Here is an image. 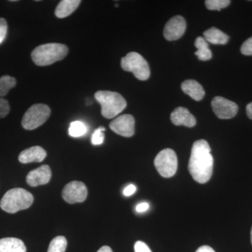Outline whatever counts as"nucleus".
Returning a JSON list of instances; mask_svg holds the SVG:
<instances>
[{"mask_svg":"<svg viewBox=\"0 0 252 252\" xmlns=\"http://www.w3.org/2000/svg\"><path fill=\"white\" fill-rule=\"evenodd\" d=\"M135 119L130 114L119 116L109 124L111 130L123 137H130L135 134Z\"/></svg>","mask_w":252,"mask_h":252,"instance_id":"nucleus-10","label":"nucleus"},{"mask_svg":"<svg viewBox=\"0 0 252 252\" xmlns=\"http://www.w3.org/2000/svg\"><path fill=\"white\" fill-rule=\"evenodd\" d=\"M213 112L220 119H230L235 117L238 112V104L233 101L220 96L214 97L212 101Z\"/></svg>","mask_w":252,"mask_h":252,"instance_id":"nucleus-9","label":"nucleus"},{"mask_svg":"<svg viewBox=\"0 0 252 252\" xmlns=\"http://www.w3.org/2000/svg\"><path fill=\"white\" fill-rule=\"evenodd\" d=\"M0 252H26V247L20 239L2 238L0 240Z\"/></svg>","mask_w":252,"mask_h":252,"instance_id":"nucleus-16","label":"nucleus"},{"mask_svg":"<svg viewBox=\"0 0 252 252\" xmlns=\"http://www.w3.org/2000/svg\"><path fill=\"white\" fill-rule=\"evenodd\" d=\"M121 64L124 70L132 72L139 80L146 81L150 77L148 63L138 53H129L123 58Z\"/></svg>","mask_w":252,"mask_h":252,"instance_id":"nucleus-5","label":"nucleus"},{"mask_svg":"<svg viewBox=\"0 0 252 252\" xmlns=\"http://www.w3.org/2000/svg\"><path fill=\"white\" fill-rule=\"evenodd\" d=\"M182 90L185 94H188L192 99L196 101L203 99L205 92L203 86L198 81L195 80H187L182 84Z\"/></svg>","mask_w":252,"mask_h":252,"instance_id":"nucleus-15","label":"nucleus"},{"mask_svg":"<svg viewBox=\"0 0 252 252\" xmlns=\"http://www.w3.org/2000/svg\"><path fill=\"white\" fill-rule=\"evenodd\" d=\"M230 1L229 0H207L205 1V5L209 10H217L220 11L223 8L227 7L229 6Z\"/></svg>","mask_w":252,"mask_h":252,"instance_id":"nucleus-23","label":"nucleus"},{"mask_svg":"<svg viewBox=\"0 0 252 252\" xmlns=\"http://www.w3.org/2000/svg\"><path fill=\"white\" fill-rule=\"evenodd\" d=\"M87 132V127L84 123L76 121L71 123L69 127V135L72 137H80Z\"/></svg>","mask_w":252,"mask_h":252,"instance_id":"nucleus-22","label":"nucleus"},{"mask_svg":"<svg viewBox=\"0 0 252 252\" xmlns=\"http://www.w3.org/2000/svg\"><path fill=\"white\" fill-rule=\"evenodd\" d=\"M34 197L28 190L21 188L11 189L4 194L0 207L8 213L14 214L26 210L32 205Z\"/></svg>","mask_w":252,"mask_h":252,"instance_id":"nucleus-3","label":"nucleus"},{"mask_svg":"<svg viewBox=\"0 0 252 252\" xmlns=\"http://www.w3.org/2000/svg\"><path fill=\"white\" fill-rule=\"evenodd\" d=\"M88 195V189L83 182H69L63 189L62 196L67 203L74 204L82 203L86 200Z\"/></svg>","mask_w":252,"mask_h":252,"instance_id":"nucleus-8","label":"nucleus"},{"mask_svg":"<svg viewBox=\"0 0 252 252\" xmlns=\"http://www.w3.org/2000/svg\"><path fill=\"white\" fill-rule=\"evenodd\" d=\"M68 54L67 46L59 43H49L37 46L31 54L33 62L38 66H48L62 61Z\"/></svg>","mask_w":252,"mask_h":252,"instance_id":"nucleus-2","label":"nucleus"},{"mask_svg":"<svg viewBox=\"0 0 252 252\" xmlns=\"http://www.w3.org/2000/svg\"><path fill=\"white\" fill-rule=\"evenodd\" d=\"M186 28L187 23L185 18L181 16H174L164 28V36L168 41L177 40L185 34Z\"/></svg>","mask_w":252,"mask_h":252,"instance_id":"nucleus-11","label":"nucleus"},{"mask_svg":"<svg viewBox=\"0 0 252 252\" xmlns=\"http://www.w3.org/2000/svg\"><path fill=\"white\" fill-rule=\"evenodd\" d=\"M51 114L49 106L44 104H35L28 109L23 116L22 126L26 130H32L43 125Z\"/></svg>","mask_w":252,"mask_h":252,"instance_id":"nucleus-6","label":"nucleus"},{"mask_svg":"<svg viewBox=\"0 0 252 252\" xmlns=\"http://www.w3.org/2000/svg\"><path fill=\"white\" fill-rule=\"evenodd\" d=\"M170 119L174 125L184 126L186 127H192L196 124V119L193 114L185 107H177L170 116Z\"/></svg>","mask_w":252,"mask_h":252,"instance_id":"nucleus-13","label":"nucleus"},{"mask_svg":"<svg viewBox=\"0 0 252 252\" xmlns=\"http://www.w3.org/2000/svg\"><path fill=\"white\" fill-rule=\"evenodd\" d=\"M214 158L211 148L205 140L194 142L189 162V171L195 182L207 183L213 172Z\"/></svg>","mask_w":252,"mask_h":252,"instance_id":"nucleus-1","label":"nucleus"},{"mask_svg":"<svg viewBox=\"0 0 252 252\" xmlns=\"http://www.w3.org/2000/svg\"><path fill=\"white\" fill-rule=\"evenodd\" d=\"M8 26L4 18H0V44L4 41L7 34Z\"/></svg>","mask_w":252,"mask_h":252,"instance_id":"nucleus-27","label":"nucleus"},{"mask_svg":"<svg viewBox=\"0 0 252 252\" xmlns=\"http://www.w3.org/2000/svg\"><path fill=\"white\" fill-rule=\"evenodd\" d=\"M67 246V239L64 236L56 237L50 243L47 252H64Z\"/></svg>","mask_w":252,"mask_h":252,"instance_id":"nucleus-21","label":"nucleus"},{"mask_svg":"<svg viewBox=\"0 0 252 252\" xmlns=\"http://www.w3.org/2000/svg\"><path fill=\"white\" fill-rule=\"evenodd\" d=\"M136 191V187L134 185H130L126 187L124 190V195L125 196H130Z\"/></svg>","mask_w":252,"mask_h":252,"instance_id":"nucleus-29","label":"nucleus"},{"mask_svg":"<svg viewBox=\"0 0 252 252\" xmlns=\"http://www.w3.org/2000/svg\"><path fill=\"white\" fill-rule=\"evenodd\" d=\"M251 242H252V230H251Z\"/></svg>","mask_w":252,"mask_h":252,"instance_id":"nucleus-34","label":"nucleus"},{"mask_svg":"<svg viewBox=\"0 0 252 252\" xmlns=\"http://www.w3.org/2000/svg\"><path fill=\"white\" fill-rule=\"evenodd\" d=\"M51 178V171L47 165H41L30 172L26 177L28 185L36 187L49 183Z\"/></svg>","mask_w":252,"mask_h":252,"instance_id":"nucleus-12","label":"nucleus"},{"mask_svg":"<svg viewBox=\"0 0 252 252\" xmlns=\"http://www.w3.org/2000/svg\"><path fill=\"white\" fill-rule=\"evenodd\" d=\"M80 3V0H63L58 4L55 14L59 18L67 17L77 9Z\"/></svg>","mask_w":252,"mask_h":252,"instance_id":"nucleus-17","label":"nucleus"},{"mask_svg":"<svg viewBox=\"0 0 252 252\" xmlns=\"http://www.w3.org/2000/svg\"><path fill=\"white\" fill-rule=\"evenodd\" d=\"M134 249L135 252H152L148 245L142 241L136 242Z\"/></svg>","mask_w":252,"mask_h":252,"instance_id":"nucleus-28","label":"nucleus"},{"mask_svg":"<svg viewBox=\"0 0 252 252\" xmlns=\"http://www.w3.org/2000/svg\"><path fill=\"white\" fill-rule=\"evenodd\" d=\"M246 111L248 117L252 120V102L248 104L246 107Z\"/></svg>","mask_w":252,"mask_h":252,"instance_id":"nucleus-32","label":"nucleus"},{"mask_svg":"<svg viewBox=\"0 0 252 252\" xmlns=\"http://www.w3.org/2000/svg\"><path fill=\"white\" fill-rule=\"evenodd\" d=\"M204 38L207 42L212 43L213 44H227L229 40V36L227 35L223 32L220 31L217 28H211L207 30L203 33Z\"/></svg>","mask_w":252,"mask_h":252,"instance_id":"nucleus-18","label":"nucleus"},{"mask_svg":"<svg viewBox=\"0 0 252 252\" xmlns=\"http://www.w3.org/2000/svg\"><path fill=\"white\" fill-rule=\"evenodd\" d=\"M46 157V151L42 147L35 146L23 151L20 154L18 160L21 163L26 164L30 162L43 161Z\"/></svg>","mask_w":252,"mask_h":252,"instance_id":"nucleus-14","label":"nucleus"},{"mask_svg":"<svg viewBox=\"0 0 252 252\" xmlns=\"http://www.w3.org/2000/svg\"><path fill=\"white\" fill-rule=\"evenodd\" d=\"M10 112L9 102L6 99L0 97V119L8 115Z\"/></svg>","mask_w":252,"mask_h":252,"instance_id":"nucleus-25","label":"nucleus"},{"mask_svg":"<svg viewBox=\"0 0 252 252\" xmlns=\"http://www.w3.org/2000/svg\"><path fill=\"white\" fill-rule=\"evenodd\" d=\"M94 98L102 107V115L107 119H112L122 113L127 106V102L119 93L109 91H99L94 94Z\"/></svg>","mask_w":252,"mask_h":252,"instance_id":"nucleus-4","label":"nucleus"},{"mask_svg":"<svg viewBox=\"0 0 252 252\" xmlns=\"http://www.w3.org/2000/svg\"><path fill=\"white\" fill-rule=\"evenodd\" d=\"M240 51L245 56H252V36L243 43Z\"/></svg>","mask_w":252,"mask_h":252,"instance_id":"nucleus-26","label":"nucleus"},{"mask_svg":"<svg viewBox=\"0 0 252 252\" xmlns=\"http://www.w3.org/2000/svg\"><path fill=\"white\" fill-rule=\"evenodd\" d=\"M195 252H215V250H213L210 247L207 246V245H204V246L200 247L198 248Z\"/></svg>","mask_w":252,"mask_h":252,"instance_id":"nucleus-31","label":"nucleus"},{"mask_svg":"<svg viewBox=\"0 0 252 252\" xmlns=\"http://www.w3.org/2000/svg\"><path fill=\"white\" fill-rule=\"evenodd\" d=\"M16 85L15 78L9 75H4L0 77V97H4L8 92Z\"/></svg>","mask_w":252,"mask_h":252,"instance_id":"nucleus-20","label":"nucleus"},{"mask_svg":"<svg viewBox=\"0 0 252 252\" xmlns=\"http://www.w3.org/2000/svg\"><path fill=\"white\" fill-rule=\"evenodd\" d=\"M195 46L198 49L195 51V55L200 61H207L212 59V53L211 50L209 49L208 42L205 38L198 36L195 39Z\"/></svg>","mask_w":252,"mask_h":252,"instance_id":"nucleus-19","label":"nucleus"},{"mask_svg":"<svg viewBox=\"0 0 252 252\" xmlns=\"http://www.w3.org/2000/svg\"><path fill=\"white\" fill-rule=\"evenodd\" d=\"M149 205L148 203H142L137 205L135 210L137 212H139V213H142V212L147 211V210H149Z\"/></svg>","mask_w":252,"mask_h":252,"instance_id":"nucleus-30","label":"nucleus"},{"mask_svg":"<svg viewBox=\"0 0 252 252\" xmlns=\"http://www.w3.org/2000/svg\"><path fill=\"white\" fill-rule=\"evenodd\" d=\"M106 129L102 126L96 129L93 134L92 138H91V142L94 145H100L104 142V131Z\"/></svg>","mask_w":252,"mask_h":252,"instance_id":"nucleus-24","label":"nucleus"},{"mask_svg":"<svg viewBox=\"0 0 252 252\" xmlns=\"http://www.w3.org/2000/svg\"><path fill=\"white\" fill-rule=\"evenodd\" d=\"M97 252H113L112 249L108 246H103L99 249Z\"/></svg>","mask_w":252,"mask_h":252,"instance_id":"nucleus-33","label":"nucleus"},{"mask_svg":"<svg viewBox=\"0 0 252 252\" xmlns=\"http://www.w3.org/2000/svg\"><path fill=\"white\" fill-rule=\"evenodd\" d=\"M154 165L162 177H172L175 175L178 167V160L175 152L171 149H163L156 157Z\"/></svg>","mask_w":252,"mask_h":252,"instance_id":"nucleus-7","label":"nucleus"}]
</instances>
